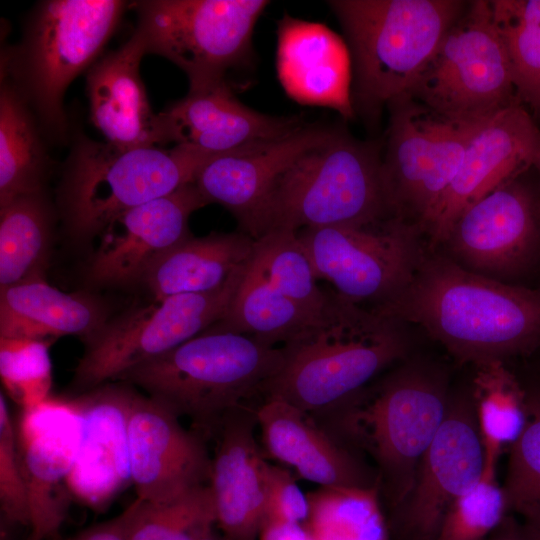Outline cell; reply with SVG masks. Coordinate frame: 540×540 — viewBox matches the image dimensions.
<instances>
[{
	"label": "cell",
	"instance_id": "f6af8a7d",
	"mask_svg": "<svg viewBox=\"0 0 540 540\" xmlns=\"http://www.w3.org/2000/svg\"><path fill=\"white\" fill-rule=\"evenodd\" d=\"M519 514L523 516V524L533 540H540V510L528 507L521 510Z\"/></svg>",
	"mask_w": 540,
	"mask_h": 540
},
{
	"label": "cell",
	"instance_id": "7402d4cb",
	"mask_svg": "<svg viewBox=\"0 0 540 540\" xmlns=\"http://www.w3.org/2000/svg\"><path fill=\"white\" fill-rule=\"evenodd\" d=\"M335 131L305 124L285 136L217 154L200 168L194 184L208 204L229 210L244 231L281 173Z\"/></svg>",
	"mask_w": 540,
	"mask_h": 540
},
{
	"label": "cell",
	"instance_id": "5b68a950",
	"mask_svg": "<svg viewBox=\"0 0 540 540\" xmlns=\"http://www.w3.org/2000/svg\"><path fill=\"white\" fill-rule=\"evenodd\" d=\"M282 362L280 347L207 330L118 380L190 418L199 434L214 435L226 416L263 395Z\"/></svg>",
	"mask_w": 540,
	"mask_h": 540
},
{
	"label": "cell",
	"instance_id": "52a82bcc",
	"mask_svg": "<svg viewBox=\"0 0 540 540\" xmlns=\"http://www.w3.org/2000/svg\"><path fill=\"white\" fill-rule=\"evenodd\" d=\"M462 0H334L353 63L352 106L374 119L406 96L445 33L463 13Z\"/></svg>",
	"mask_w": 540,
	"mask_h": 540
},
{
	"label": "cell",
	"instance_id": "44dd1931",
	"mask_svg": "<svg viewBox=\"0 0 540 540\" xmlns=\"http://www.w3.org/2000/svg\"><path fill=\"white\" fill-rule=\"evenodd\" d=\"M89 391L75 398L81 435L67 484L71 495L101 510L132 484L127 417L136 392L116 385H101Z\"/></svg>",
	"mask_w": 540,
	"mask_h": 540
},
{
	"label": "cell",
	"instance_id": "2e32d148",
	"mask_svg": "<svg viewBox=\"0 0 540 540\" xmlns=\"http://www.w3.org/2000/svg\"><path fill=\"white\" fill-rule=\"evenodd\" d=\"M206 205L193 182L118 215L99 234L86 279L99 287L143 283L160 259L191 236L190 216Z\"/></svg>",
	"mask_w": 540,
	"mask_h": 540
},
{
	"label": "cell",
	"instance_id": "ba28073f",
	"mask_svg": "<svg viewBox=\"0 0 540 540\" xmlns=\"http://www.w3.org/2000/svg\"><path fill=\"white\" fill-rule=\"evenodd\" d=\"M215 155L174 145L120 148L74 136L58 188L59 211L76 241H90L118 215L193 183Z\"/></svg>",
	"mask_w": 540,
	"mask_h": 540
},
{
	"label": "cell",
	"instance_id": "ab89813d",
	"mask_svg": "<svg viewBox=\"0 0 540 540\" xmlns=\"http://www.w3.org/2000/svg\"><path fill=\"white\" fill-rule=\"evenodd\" d=\"M0 509L12 524L30 527L27 490L18 458L15 424L0 394Z\"/></svg>",
	"mask_w": 540,
	"mask_h": 540
},
{
	"label": "cell",
	"instance_id": "5bb4252c",
	"mask_svg": "<svg viewBox=\"0 0 540 540\" xmlns=\"http://www.w3.org/2000/svg\"><path fill=\"white\" fill-rule=\"evenodd\" d=\"M441 246L463 268L508 282L540 257V196L522 175L499 186L461 213Z\"/></svg>",
	"mask_w": 540,
	"mask_h": 540
},
{
	"label": "cell",
	"instance_id": "1f68e13d",
	"mask_svg": "<svg viewBox=\"0 0 540 540\" xmlns=\"http://www.w3.org/2000/svg\"><path fill=\"white\" fill-rule=\"evenodd\" d=\"M52 216L44 192L21 195L0 206V289L42 277Z\"/></svg>",
	"mask_w": 540,
	"mask_h": 540
},
{
	"label": "cell",
	"instance_id": "4fadbf2b",
	"mask_svg": "<svg viewBox=\"0 0 540 540\" xmlns=\"http://www.w3.org/2000/svg\"><path fill=\"white\" fill-rule=\"evenodd\" d=\"M422 235L396 217L297 232L317 280H326L341 297L370 308L391 301L410 283L426 254Z\"/></svg>",
	"mask_w": 540,
	"mask_h": 540
},
{
	"label": "cell",
	"instance_id": "4316f807",
	"mask_svg": "<svg viewBox=\"0 0 540 540\" xmlns=\"http://www.w3.org/2000/svg\"><path fill=\"white\" fill-rule=\"evenodd\" d=\"M108 319L95 296L61 291L43 277L0 289V338L79 336L87 341Z\"/></svg>",
	"mask_w": 540,
	"mask_h": 540
},
{
	"label": "cell",
	"instance_id": "7bdbcfd3",
	"mask_svg": "<svg viewBox=\"0 0 540 540\" xmlns=\"http://www.w3.org/2000/svg\"><path fill=\"white\" fill-rule=\"evenodd\" d=\"M258 540H312L303 524L299 523H264Z\"/></svg>",
	"mask_w": 540,
	"mask_h": 540
},
{
	"label": "cell",
	"instance_id": "8d00e7d4",
	"mask_svg": "<svg viewBox=\"0 0 540 540\" xmlns=\"http://www.w3.org/2000/svg\"><path fill=\"white\" fill-rule=\"evenodd\" d=\"M50 341L0 338V376L8 395L31 409L50 398L52 362Z\"/></svg>",
	"mask_w": 540,
	"mask_h": 540
},
{
	"label": "cell",
	"instance_id": "d590c367",
	"mask_svg": "<svg viewBox=\"0 0 540 540\" xmlns=\"http://www.w3.org/2000/svg\"><path fill=\"white\" fill-rule=\"evenodd\" d=\"M250 265L279 293L313 311H320L329 292L317 285L312 264L297 233L272 231L255 239Z\"/></svg>",
	"mask_w": 540,
	"mask_h": 540
},
{
	"label": "cell",
	"instance_id": "83f0119b",
	"mask_svg": "<svg viewBox=\"0 0 540 540\" xmlns=\"http://www.w3.org/2000/svg\"><path fill=\"white\" fill-rule=\"evenodd\" d=\"M254 242L242 231L191 235L160 259L143 283L154 300L215 291L249 264Z\"/></svg>",
	"mask_w": 540,
	"mask_h": 540
},
{
	"label": "cell",
	"instance_id": "c3c4849f",
	"mask_svg": "<svg viewBox=\"0 0 540 540\" xmlns=\"http://www.w3.org/2000/svg\"><path fill=\"white\" fill-rule=\"evenodd\" d=\"M25 540H42L35 536L34 534L30 533V535Z\"/></svg>",
	"mask_w": 540,
	"mask_h": 540
},
{
	"label": "cell",
	"instance_id": "bcb514c9",
	"mask_svg": "<svg viewBox=\"0 0 540 540\" xmlns=\"http://www.w3.org/2000/svg\"><path fill=\"white\" fill-rule=\"evenodd\" d=\"M202 540H227L224 536L220 537L218 535H216L214 533V531L212 533H210L209 535H207L204 539Z\"/></svg>",
	"mask_w": 540,
	"mask_h": 540
},
{
	"label": "cell",
	"instance_id": "8fae6325",
	"mask_svg": "<svg viewBox=\"0 0 540 540\" xmlns=\"http://www.w3.org/2000/svg\"><path fill=\"white\" fill-rule=\"evenodd\" d=\"M387 108L382 173L390 209L426 236L481 122L447 119L407 95Z\"/></svg>",
	"mask_w": 540,
	"mask_h": 540
},
{
	"label": "cell",
	"instance_id": "277c9868",
	"mask_svg": "<svg viewBox=\"0 0 540 540\" xmlns=\"http://www.w3.org/2000/svg\"><path fill=\"white\" fill-rule=\"evenodd\" d=\"M450 400L437 373L407 365L370 384L318 422L339 442L366 452L393 512L409 495L420 460Z\"/></svg>",
	"mask_w": 540,
	"mask_h": 540
},
{
	"label": "cell",
	"instance_id": "603a6c76",
	"mask_svg": "<svg viewBox=\"0 0 540 540\" xmlns=\"http://www.w3.org/2000/svg\"><path fill=\"white\" fill-rule=\"evenodd\" d=\"M256 424L255 411L246 406L226 416L214 433L209 486L227 540H258L264 523L269 463L255 439Z\"/></svg>",
	"mask_w": 540,
	"mask_h": 540
},
{
	"label": "cell",
	"instance_id": "7dc6e473",
	"mask_svg": "<svg viewBox=\"0 0 540 540\" xmlns=\"http://www.w3.org/2000/svg\"><path fill=\"white\" fill-rule=\"evenodd\" d=\"M533 168H535L540 174V149H539L538 154H537V156L535 158Z\"/></svg>",
	"mask_w": 540,
	"mask_h": 540
},
{
	"label": "cell",
	"instance_id": "ee69618b",
	"mask_svg": "<svg viewBox=\"0 0 540 540\" xmlns=\"http://www.w3.org/2000/svg\"><path fill=\"white\" fill-rule=\"evenodd\" d=\"M486 540H533L524 524L508 515L503 523Z\"/></svg>",
	"mask_w": 540,
	"mask_h": 540
},
{
	"label": "cell",
	"instance_id": "836d02e7",
	"mask_svg": "<svg viewBox=\"0 0 540 540\" xmlns=\"http://www.w3.org/2000/svg\"><path fill=\"white\" fill-rule=\"evenodd\" d=\"M489 1L509 58L516 98L540 117V0Z\"/></svg>",
	"mask_w": 540,
	"mask_h": 540
},
{
	"label": "cell",
	"instance_id": "b9f144b4",
	"mask_svg": "<svg viewBox=\"0 0 540 540\" xmlns=\"http://www.w3.org/2000/svg\"><path fill=\"white\" fill-rule=\"evenodd\" d=\"M130 505L114 518L93 525L77 535L79 540H128Z\"/></svg>",
	"mask_w": 540,
	"mask_h": 540
},
{
	"label": "cell",
	"instance_id": "d6986e66",
	"mask_svg": "<svg viewBox=\"0 0 540 540\" xmlns=\"http://www.w3.org/2000/svg\"><path fill=\"white\" fill-rule=\"evenodd\" d=\"M179 417L158 400L135 393L127 442L131 481L140 499L166 501L209 484L211 458L203 437L185 429Z\"/></svg>",
	"mask_w": 540,
	"mask_h": 540
},
{
	"label": "cell",
	"instance_id": "74e56055",
	"mask_svg": "<svg viewBox=\"0 0 540 540\" xmlns=\"http://www.w3.org/2000/svg\"><path fill=\"white\" fill-rule=\"evenodd\" d=\"M508 515L496 473L483 471L480 480L450 505L435 540H486Z\"/></svg>",
	"mask_w": 540,
	"mask_h": 540
},
{
	"label": "cell",
	"instance_id": "e575fe53",
	"mask_svg": "<svg viewBox=\"0 0 540 540\" xmlns=\"http://www.w3.org/2000/svg\"><path fill=\"white\" fill-rule=\"evenodd\" d=\"M130 508L128 540H202L217 525L209 484L166 501L136 497Z\"/></svg>",
	"mask_w": 540,
	"mask_h": 540
},
{
	"label": "cell",
	"instance_id": "e0dca14e",
	"mask_svg": "<svg viewBox=\"0 0 540 540\" xmlns=\"http://www.w3.org/2000/svg\"><path fill=\"white\" fill-rule=\"evenodd\" d=\"M21 471L26 485L31 533L56 537L68 510V476L81 435L76 399L48 398L22 410L15 425Z\"/></svg>",
	"mask_w": 540,
	"mask_h": 540
},
{
	"label": "cell",
	"instance_id": "9a60e30c",
	"mask_svg": "<svg viewBox=\"0 0 540 540\" xmlns=\"http://www.w3.org/2000/svg\"><path fill=\"white\" fill-rule=\"evenodd\" d=\"M484 452L473 403L450 400L440 428L423 454L413 487L392 512L393 540H435L450 505L477 483Z\"/></svg>",
	"mask_w": 540,
	"mask_h": 540
},
{
	"label": "cell",
	"instance_id": "4dcf8cb0",
	"mask_svg": "<svg viewBox=\"0 0 540 540\" xmlns=\"http://www.w3.org/2000/svg\"><path fill=\"white\" fill-rule=\"evenodd\" d=\"M320 311L307 310L279 293L249 262L224 317L208 330L243 334L274 346L294 337Z\"/></svg>",
	"mask_w": 540,
	"mask_h": 540
},
{
	"label": "cell",
	"instance_id": "484cf974",
	"mask_svg": "<svg viewBox=\"0 0 540 540\" xmlns=\"http://www.w3.org/2000/svg\"><path fill=\"white\" fill-rule=\"evenodd\" d=\"M278 43V73L287 93L350 117V60L340 38L322 25L285 18Z\"/></svg>",
	"mask_w": 540,
	"mask_h": 540
},
{
	"label": "cell",
	"instance_id": "3957f363",
	"mask_svg": "<svg viewBox=\"0 0 540 540\" xmlns=\"http://www.w3.org/2000/svg\"><path fill=\"white\" fill-rule=\"evenodd\" d=\"M390 217L380 147L336 129L281 173L242 232L257 239L272 231L297 233Z\"/></svg>",
	"mask_w": 540,
	"mask_h": 540
},
{
	"label": "cell",
	"instance_id": "9c48e42d",
	"mask_svg": "<svg viewBox=\"0 0 540 540\" xmlns=\"http://www.w3.org/2000/svg\"><path fill=\"white\" fill-rule=\"evenodd\" d=\"M407 96L461 123H480L518 102L489 0L468 1Z\"/></svg>",
	"mask_w": 540,
	"mask_h": 540
},
{
	"label": "cell",
	"instance_id": "d4e9b609",
	"mask_svg": "<svg viewBox=\"0 0 540 540\" xmlns=\"http://www.w3.org/2000/svg\"><path fill=\"white\" fill-rule=\"evenodd\" d=\"M255 415L266 451L303 479L320 487L378 484L345 445L291 403L265 397Z\"/></svg>",
	"mask_w": 540,
	"mask_h": 540
},
{
	"label": "cell",
	"instance_id": "7a4b0ae2",
	"mask_svg": "<svg viewBox=\"0 0 540 540\" xmlns=\"http://www.w3.org/2000/svg\"><path fill=\"white\" fill-rule=\"evenodd\" d=\"M405 324L329 292L318 315L282 344L283 362L263 397H277L317 421L405 357Z\"/></svg>",
	"mask_w": 540,
	"mask_h": 540
},
{
	"label": "cell",
	"instance_id": "ac0fdd59",
	"mask_svg": "<svg viewBox=\"0 0 540 540\" xmlns=\"http://www.w3.org/2000/svg\"><path fill=\"white\" fill-rule=\"evenodd\" d=\"M539 149L540 129L519 102L481 122L426 233L430 250L468 206L532 168Z\"/></svg>",
	"mask_w": 540,
	"mask_h": 540
},
{
	"label": "cell",
	"instance_id": "f35d334b",
	"mask_svg": "<svg viewBox=\"0 0 540 540\" xmlns=\"http://www.w3.org/2000/svg\"><path fill=\"white\" fill-rule=\"evenodd\" d=\"M503 489L509 512L540 510V395L528 396L527 424L510 447Z\"/></svg>",
	"mask_w": 540,
	"mask_h": 540
},
{
	"label": "cell",
	"instance_id": "681fc988",
	"mask_svg": "<svg viewBox=\"0 0 540 540\" xmlns=\"http://www.w3.org/2000/svg\"><path fill=\"white\" fill-rule=\"evenodd\" d=\"M65 540H79V539L77 538V536H75L73 538H69V539H65Z\"/></svg>",
	"mask_w": 540,
	"mask_h": 540
},
{
	"label": "cell",
	"instance_id": "f1b7e54d",
	"mask_svg": "<svg viewBox=\"0 0 540 540\" xmlns=\"http://www.w3.org/2000/svg\"><path fill=\"white\" fill-rule=\"evenodd\" d=\"M45 136L34 113L6 79L0 88V206L44 192L51 167Z\"/></svg>",
	"mask_w": 540,
	"mask_h": 540
},
{
	"label": "cell",
	"instance_id": "f546056e",
	"mask_svg": "<svg viewBox=\"0 0 540 540\" xmlns=\"http://www.w3.org/2000/svg\"><path fill=\"white\" fill-rule=\"evenodd\" d=\"M473 407L484 452V472L496 473L502 449L521 436L528 396L502 360L475 365Z\"/></svg>",
	"mask_w": 540,
	"mask_h": 540
},
{
	"label": "cell",
	"instance_id": "cb8c5ba5",
	"mask_svg": "<svg viewBox=\"0 0 540 540\" xmlns=\"http://www.w3.org/2000/svg\"><path fill=\"white\" fill-rule=\"evenodd\" d=\"M146 55L141 36L99 58L86 74L90 119L105 141L120 148L162 146L158 114L149 103L140 74Z\"/></svg>",
	"mask_w": 540,
	"mask_h": 540
},
{
	"label": "cell",
	"instance_id": "30bf717a",
	"mask_svg": "<svg viewBox=\"0 0 540 540\" xmlns=\"http://www.w3.org/2000/svg\"><path fill=\"white\" fill-rule=\"evenodd\" d=\"M135 31L146 54L184 71L189 88L226 81L228 70L252 54L255 25L265 0H144L133 2Z\"/></svg>",
	"mask_w": 540,
	"mask_h": 540
},
{
	"label": "cell",
	"instance_id": "8992f818",
	"mask_svg": "<svg viewBox=\"0 0 540 540\" xmlns=\"http://www.w3.org/2000/svg\"><path fill=\"white\" fill-rule=\"evenodd\" d=\"M127 6L119 0L41 1L20 43L2 53L1 78L15 87L50 141L68 139L66 89L99 59Z\"/></svg>",
	"mask_w": 540,
	"mask_h": 540
},
{
	"label": "cell",
	"instance_id": "ffe728a7",
	"mask_svg": "<svg viewBox=\"0 0 540 540\" xmlns=\"http://www.w3.org/2000/svg\"><path fill=\"white\" fill-rule=\"evenodd\" d=\"M158 118L163 145L172 142L212 155L282 137L305 125L297 116H271L245 106L226 81L189 88Z\"/></svg>",
	"mask_w": 540,
	"mask_h": 540
},
{
	"label": "cell",
	"instance_id": "6da1fadb",
	"mask_svg": "<svg viewBox=\"0 0 540 540\" xmlns=\"http://www.w3.org/2000/svg\"><path fill=\"white\" fill-rule=\"evenodd\" d=\"M415 324L461 362L502 360L540 344V291L469 271L444 253L424 255L407 287L372 308Z\"/></svg>",
	"mask_w": 540,
	"mask_h": 540
},
{
	"label": "cell",
	"instance_id": "60d3db41",
	"mask_svg": "<svg viewBox=\"0 0 540 540\" xmlns=\"http://www.w3.org/2000/svg\"><path fill=\"white\" fill-rule=\"evenodd\" d=\"M308 513L307 494L302 492L292 474L280 466L269 464L264 523L303 524Z\"/></svg>",
	"mask_w": 540,
	"mask_h": 540
},
{
	"label": "cell",
	"instance_id": "7c38bea8",
	"mask_svg": "<svg viewBox=\"0 0 540 540\" xmlns=\"http://www.w3.org/2000/svg\"><path fill=\"white\" fill-rule=\"evenodd\" d=\"M247 266L215 291L153 299L108 319L85 341L73 384L89 391L116 381L207 331L224 317Z\"/></svg>",
	"mask_w": 540,
	"mask_h": 540
},
{
	"label": "cell",
	"instance_id": "d6a6232c",
	"mask_svg": "<svg viewBox=\"0 0 540 540\" xmlns=\"http://www.w3.org/2000/svg\"><path fill=\"white\" fill-rule=\"evenodd\" d=\"M307 497L303 526L312 540H393L379 484L319 487Z\"/></svg>",
	"mask_w": 540,
	"mask_h": 540
}]
</instances>
